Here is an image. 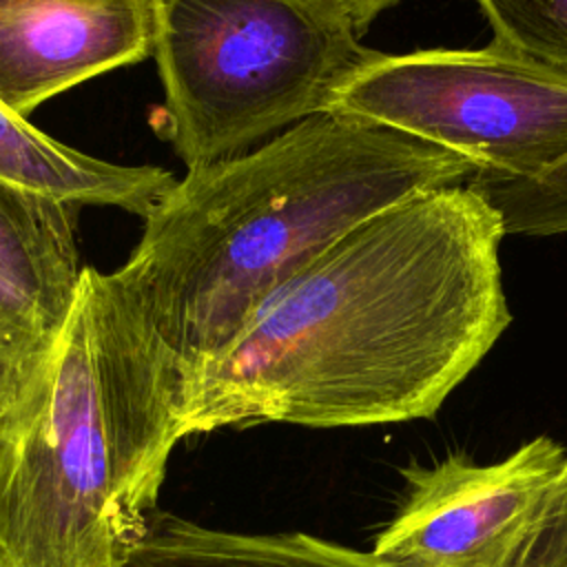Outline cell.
<instances>
[{"label": "cell", "mask_w": 567, "mask_h": 567, "mask_svg": "<svg viewBox=\"0 0 567 567\" xmlns=\"http://www.w3.org/2000/svg\"><path fill=\"white\" fill-rule=\"evenodd\" d=\"M498 213L465 182L368 217L182 390L179 436L432 419L512 321Z\"/></svg>", "instance_id": "6da1fadb"}, {"label": "cell", "mask_w": 567, "mask_h": 567, "mask_svg": "<svg viewBox=\"0 0 567 567\" xmlns=\"http://www.w3.org/2000/svg\"><path fill=\"white\" fill-rule=\"evenodd\" d=\"M474 173L461 155L343 111L188 168L115 270L168 372L175 421L184 385L323 250L388 206Z\"/></svg>", "instance_id": "7a4b0ae2"}, {"label": "cell", "mask_w": 567, "mask_h": 567, "mask_svg": "<svg viewBox=\"0 0 567 567\" xmlns=\"http://www.w3.org/2000/svg\"><path fill=\"white\" fill-rule=\"evenodd\" d=\"M168 137L186 168L334 109L379 51L321 0H148Z\"/></svg>", "instance_id": "3957f363"}, {"label": "cell", "mask_w": 567, "mask_h": 567, "mask_svg": "<svg viewBox=\"0 0 567 567\" xmlns=\"http://www.w3.org/2000/svg\"><path fill=\"white\" fill-rule=\"evenodd\" d=\"M133 536L78 295L55 348L0 412V567H117Z\"/></svg>", "instance_id": "277c9868"}, {"label": "cell", "mask_w": 567, "mask_h": 567, "mask_svg": "<svg viewBox=\"0 0 567 567\" xmlns=\"http://www.w3.org/2000/svg\"><path fill=\"white\" fill-rule=\"evenodd\" d=\"M470 159L478 173L538 179L567 159V71L498 42L377 53L334 109Z\"/></svg>", "instance_id": "5b68a950"}, {"label": "cell", "mask_w": 567, "mask_h": 567, "mask_svg": "<svg viewBox=\"0 0 567 567\" xmlns=\"http://www.w3.org/2000/svg\"><path fill=\"white\" fill-rule=\"evenodd\" d=\"M567 452L536 436L492 465L447 456L403 470L408 492L372 554L392 567H514Z\"/></svg>", "instance_id": "8992f818"}, {"label": "cell", "mask_w": 567, "mask_h": 567, "mask_svg": "<svg viewBox=\"0 0 567 567\" xmlns=\"http://www.w3.org/2000/svg\"><path fill=\"white\" fill-rule=\"evenodd\" d=\"M148 55V0H0V104L20 117Z\"/></svg>", "instance_id": "52a82bcc"}, {"label": "cell", "mask_w": 567, "mask_h": 567, "mask_svg": "<svg viewBox=\"0 0 567 567\" xmlns=\"http://www.w3.org/2000/svg\"><path fill=\"white\" fill-rule=\"evenodd\" d=\"M78 204L0 175V350L38 365L80 295Z\"/></svg>", "instance_id": "ba28073f"}, {"label": "cell", "mask_w": 567, "mask_h": 567, "mask_svg": "<svg viewBox=\"0 0 567 567\" xmlns=\"http://www.w3.org/2000/svg\"><path fill=\"white\" fill-rule=\"evenodd\" d=\"M117 567H392L310 534H244L148 509Z\"/></svg>", "instance_id": "9c48e42d"}, {"label": "cell", "mask_w": 567, "mask_h": 567, "mask_svg": "<svg viewBox=\"0 0 567 567\" xmlns=\"http://www.w3.org/2000/svg\"><path fill=\"white\" fill-rule=\"evenodd\" d=\"M0 175L78 206L146 217L177 182L157 166H124L80 153L0 104Z\"/></svg>", "instance_id": "30bf717a"}, {"label": "cell", "mask_w": 567, "mask_h": 567, "mask_svg": "<svg viewBox=\"0 0 567 567\" xmlns=\"http://www.w3.org/2000/svg\"><path fill=\"white\" fill-rule=\"evenodd\" d=\"M465 184L498 213L505 235L567 233V159L538 179L476 173Z\"/></svg>", "instance_id": "8fae6325"}, {"label": "cell", "mask_w": 567, "mask_h": 567, "mask_svg": "<svg viewBox=\"0 0 567 567\" xmlns=\"http://www.w3.org/2000/svg\"><path fill=\"white\" fill-rule=\"evenodd\" d=\"M494 42L567 71V0H476Z\"/></svg>", "instance_id": "7c38bea8"}, {"label": "cell", "mask_w": 567, "mask_h": 567, "mask_svg": "<svg viewBox=\"0 0 567 567\" xmlns=\"http://www.w3.org/2000/svg\"><path fill=\"white\" fill-rule=\"evenodd\" d=\"M514 567H567V458Z\"/></svg>", "instance_id": "4fadbf2b"}, {"label": "cell", "mask_w": 567, "mask_h": 567, "mask_svg": "<svg viewBox=\"0 0 567 567\" xmlns=\"http://www.w3.org/2000/svg\"><path fill=\"white\" fill-rule=\"evenodd\" d=\"M321 2H326L332 9H337L339 13H343L352 22L357 33L361 35L368 31V27L372 24V20L379 13L394 7L399 0H321Z\"/></svg>", "instance_id": "5bb4252c"}, {"label": "cell", "mask_w": 567, "mask_h": 567, "mask_svg": "<svg viewBox=\"0 0 567 567\" xmlns=\"http://www.w3.org/2000/svg\"><path fill=\"white\" fill-rule=\"evenodd\" d=\"M35 365H24L0 350V412L18 396Z\"/></svg>", "instance_id": "9a60e30c"}]
</instances>
